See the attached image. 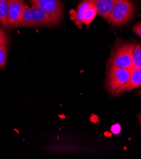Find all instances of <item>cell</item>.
Listing matches in <instances>:
<instances>
[{"instance_id": "cell-1", "label": "cell", "mask_w": 141, "mask_h": 159, "mask_svg": "<svg viewBox=\"0 0 141 159\" xmlns=\"http://www.w3.org/2000/svg\"><path fill=\"white\" fill-rule=\"evenodd\" d=\"M40 26L52 27L55 24L48 14L39 7L33 5L24 9L18 21L11 28Z\"/></svg>"}, {"instance_id": "cell-2", "label": "cell", "mask_w": 141, "mask_h": 159, "mask_svg": "<svg viewBox=\"0 0 141 159\" xmlns=\"http://www.w3.org/2000/svg\"><path fill=\"white\" fill-rule=\"evenodd\" d=\"M135 45V42L120 41L116 43L108 60V66L130 69L133 51Z\"/></svg>"}, {"instance_id": "cell-3", "label": "cell", "mask_w": 141, "mask_h": 159, "mask_svg": "<svg viewBox=\"0 0 141 159\" xmlns=\"http://www.w3.org/2000/svg\"><path fill=\"white\" fill-rule=\"evenodd\" d=\"M134 11L135 6L131 0H116L107 22L114 27L122 26L130 21Z\"/></svg>"}, {"instance_id": "cell-4", "label": "cell", "mask_w": 141, "mask_h": 159, "mask_svg": "<svg viewBox=\"0 0 141 159\" xmlns=\"http://www.w3.org/2000/svg\"><path fill=\"white\" fill-rule=\"evenodd\" d=\"M131 69L108 66L106 79V89L113 94L117 89L126 84L131 75Z\"/></svg>"}, {"instance_id": "cell-5", "label": "cell", "mask_w": 141, "mask_h": 159, "mask_svg": "<svg viewBox=\"0 0 141 159\" xmlns=\"http://www.w3.org/2000/svg\"><path fill=\"white\" fill-rule=\"evenodd\" d=\"M70 14L71 18L75 21L76 25L80 28L83 24L88 27L96 17L97 11L92 0H83L78 5L77 11Z\"/></svg>"}, {"instance_id": "cell-6", "label": "cell", "mask_w": 141, "mask_h": 159, "mask_svg": "<svg viewBox=\"0 0 141 159\" xmlns=\"http://www.w3.org/2000/svg\"><path fill=\"white\" fill-rule=\"evenodd\" d=\"M33 5L36 6L49 15L55 26L59 25L63 17V5L60 0H29Z\"/></svg>"}, {"instance_id": "cell-7", "label": "cell", "mask_w": 141, "mask_h": 159, "mask_svg": "<svg viewBox=\"0 0 141 159\" xmlns=\"http://www.w3.org/2000/svg\"><path fill=\"white\" fill-rule=\"evenodd\" d=\"M8 25L12 27L19 19L23 11L28 7L24 0H8Z\"/></svg>"}, {"instance_id": "cell-8", "label": "cell", "mask_w": 141, "mask_h": 159, "mask_svg": "<svg viewBox=\"0 0 141 159\" xmlns=\"http://www.w3.org/2000/svg\"><path fill=\"white\" fill-rule=\"evenodd\" d=\"M141 86V68L132 70L131 75L128 82L117 89L113 93V95H119L125 92L133 90Z\"/></svg>"}, {"instance_id": "cell-9", "label": "cell", "mask_w": 141, "mask_h": 159, "mask_svg": "<svg viewBox=\"0 0 141 159\" xmlns=\"http://www.w3.org/2000/svg\"><path fill=\"white\" fill-rule=\"evenodd\" d=\"M92 1L97 10V14L107 21L116 0H92Z\"/></svg>"}, {"instance_id": "cell-10", "label": "cell", "mask_w": 141, "mask_h": 159, "mask_svg": "<svg viewBox=\"0 0 141 159\" xmlns=\"http://www.w3.org/2000/svg\"><path fill=\"white\" fill-rule=\"evenodd\" d=\"M0 23L5 29L9 27L8 0H0Z\"/></svg>"}, {"instance_id": "cell-11", "label": "cell", "mask_w": 141, "mask_h": 159, "mask_svg": "<svg viewBox=\"0 0 141 159\" xmlns=\"http://www.w3.org/2000/svg\"><path fill=\"white\" fill-rule=\"evenodd\" d=\"M138 68H141V44L140 43H136V45L134 49L130 69L132 70Z\"/></svg>"}, {"instance_id": "cell-12", "label": "cell", "mask_w": 141, "mask_h": 159, "mask_svg": "<svg viewBox=\"0 0 141 159\" xmlns=\"http://www.w3.org/2000/svg\"><path fill=\"white\" fill-rule=\"evenodd\" d=\"M8 57V49L5 45L0 44V68L5 69Z\"/></svg>"}, {"instance_id": "cell-13", "label": "cell", "mask_w": 141, "mask_h": 159, "mask_svg": "<svg viewBox=\"0 0 141 159\" xmlns=\"http://www.w3.org/2000/svg\"><path fill=\"white\" fill-rule=\"evenodd\" d=\"M8 43V38L5 32L0 27V44L7 46Z\"/></svg>"}, {"instance_id": "cell-14", "label": "cell", "mask_w": 141, "mask_h": 159, "mask_svg": "<svg viewBox=\"0 0 141 159\" xmlns=\"http://www.w3.org/2000/svg\"><path fill=\"white\" fill-rule=\"evenodd\" d=\"M121 128L120 124H114L111 126V131L113 134H120V133L121 132Z\"/></svg>"}, {"instance_id": "cell-15", "label": "cell", "mask_w": 141, "mask_h": 159, "mask_svg": "<svg viewBox=\"0 0 141 159\" xmlns=\"http://www.w3.org/2000/svg\"><path fill=\"white\" fill-rule=\"evenodd\" d=\"M132 29H133V31L137 36L141 38V22L136 24L134 26Z\"/></svg>"}, {"instance_id": "cell-16", "label": "cell", "mask_w": 141, "mask_h": 159, "mask_svg": "<svg viewBox=\"0 0 141 159\" xmlns=\"http://www.w3.org/2000/svg\"><path fill=\"white\" fill-rule=\"evenodd\" d=\"M139 121H140V124H141V114L139 115Z\"/></svg>"}, {"instance_id": "cell-17", "label": "cell", "mask_w": 141, "mask_h": 159, "mask_svg": "<svg viewBox=\"0 0 141 159\" xmlns=\"http://www.w3.org/2000/svg\"><path fill=\"white\" fill-rule=\"evenodd\" d=\"M137 94L139 95V96H140V97H141V89H140V90L137 93Z\"/></svg>"}]
</instances>
